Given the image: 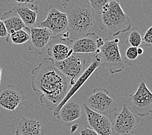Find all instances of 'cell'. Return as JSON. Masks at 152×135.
I'll list each match as a JSON object with an SVG mask.
<instances>
[{
  "label": "cell",
  "mask_w": 152,
  "mask_h": 135,
  "mask_svg": "<svg viewBox=\"0 0 152 135\" xmlns=\"http://www.w3.org/2000/svg\"><path fill=\"white\" fill-rule=\"evenodd\" d=\"M31 85L34 92L41 93V104L46 105L51 111L57 108L72 87L70 80L58 70L50 58H44L33 69Z\"/></svg>",
  "instance_id": "cell-1"
},
{
  "label": "cell",
  "mask_w": 152,
  "mask_h": 135,
  "mask_svg": "<svg viewBox=\"0 0 152 135\" xmlns=\"http://www.w3.org/2000/svg\"><path fill=\"white\" fill-rule=\"evenodd\" d=\"M69 31L77 35L87 34L94 24V12L88 0H68L63 3Z\"/></svg>",
  "instance_id": "cell-2"
},
{
  "label": "cell",
  "mask_w": 152,
  "mask_h": 135,
  "mask_svg": "<svg viewBox=\"0 0 152 135\" xmlns=\"http://www.w3.org/2000/svg\"><path fill=\"white\" fill-rule=\"evenodd\" d=\"M100 30L105 29L113 36L125 33L132 28L129 17L124 12L119 1L109 0L107 10L103 12L99 18Z\"/></svg>",
  "instance_id": "cell-3"
},
{
  "label": "cell",
  "mask_w": 152,
  "mask_h": 135,
  "mask_svg": "<svg viewBox=\"0 0 152 135\" xmlns=\"http://www.w3.org/2000/svg\"><path fill=\"white\" fill-rule=\"evenodd\" d=\"M119 41L118 39L105 40L99 53L94 55V58L99 62L100 66L107 69L111 74L122 72L127 66L131 65L122 58L118 47Z\"/></svg>",
  "instance_id": "cell-4"
},
{
  "label": "cell",
  "mask_w": 152,
  "mask_h": 135,
  "mask_svg": "<svg viewBox=\"0 0 152 135\" xmlns=\"http://www.w3.org/2000/svg\"><path fill=\"white\" fill-rule=\"evenodd\" d=\"M140 121V117L131 112L126 104H124L121 112L115 114L111 121V135H131Z\"/></svg>",
  "instance_id": "cell-5"
},
{
  "label": "cell",
  "mask_w": 152,
  "mask_h": 135,
  "mask_svg": "<svg viewBox=\"0 0 152 135\" xmlns=\"http://www.w3.org/2000/svg\"><path fill=\"white\" fill-rule=\"evenodd\" d=\"M134 114L139 117H146L152 113V92L146 85L144 80H142L136 92L129 96Z\"/></svg>",
  "instance_id": "cell-6"
},
{
  "label": "cell",
  "mask_w": 152,
  "mask_h": 135,
  "mask_svg": "<svg viewBox=\"0 0 152 135\" xmlns=\"http://www.w3.org/2000/svg\"><path fill=\"white\" fill-rule=\"evenodd\" d=\"M85 104L93 111L109 116L118 109L116 103L109 96V92L106 88H94Z\"/></svg>",
  "instance_id": "cell-7"
},
{
  "label": "cell",
  "mask_w": 152,
  "mask_h": 135,
  "mask_svg": "<svg viewBox=\"0 0 152 135\" xmlns=\"http://www.w3.org/2000/svg\"><path fill=\"white\" fill-rule=\"evenodd\" d=\"M54 63L58 70L70 80L72 86L86 70V60L77 53H73L66 59Z\"/></svg>",
  "instance_id": "cell-8"
},
{
  "label": "cell",
  "mask_w": 152,
  "mask_h": 135,
  "mask_svg": "<svg viewBox=\"0 0 152 135\" xmlns=\"http://www.w3.org/2000/svg\"><path fill=\"white\" fill-rule=\"evenodd\" d=\"M74 40L64 39L61 35H54L50 41L46 49V53L54 62L66 59L74 53Z\"/></svg>",
  "instance_id": "cell-9"
},
{
  "label": "cell",
  "mask_w": 152,
  "mask_h": 135,
  "mask_svg": "<svg viewBox=\"0 0 152 135\" xmlns=\"http://www.w3.org/2000/svg\"><path fill=\"white\" fill-rule=\"evenodd\" d=\"M38 27L49 29L55 35H61L70 31L66 15L65 12H61L53 5L49 7L46 18L39 23Z\"/></svg>",
  "instance_id": "cell-10"
},
{
  "label": "cell",
  "mask_w": 152,
  "mask_h": 135,
  "mask_svg": "<svg viewBox=\"0 0 152 135\" xmlns=\"http://www.w3.org/2000/svg\"><path fill=\"white\" fill-rule=\"evenodd\" d=\"M24 93L13 85H9L0 89V107L8 111H15L22 105Z\"/></svg>",
  "instance_id": "cell-11"
},
{
  "label": "cell",
  "mask_w": 152,
  "mask_h": 135,
  "mask_svg": "<svg viewBox=\"0 0 152 135\" xmlns=\"http://www.w3.org/2000/svg\"><path fill=\"white\" fill-rule=\"evenodd\" d=\"M83 107L88 126L99 135H111L112 123L110 116L93 111L85 103Z\"/></svg>",
  "instance_id": "cell-12"
},
{
  "label": "cell",
  "mask_w": 152,
  "mask_h": 135,
  "mask_svg": "<svg viewBox=\"0 0 152 135\" xmlns=\"http://www.w3.org/2000/svg\"><path fill=\"white\" fill-rule=\"evenodd\" d=\"M53 33L46 28L33 27L30 29L31 44L29 50L36 52L39 55L44 54L46 51V46L52 39Z\"/></svg>",
  "instance_id": "cell-13"
},
{
  "label": "cell",
  "mask_w": 152,
  "mask_h": 135,
  "mask_svg": "<svg viewBox=\"0 0 152 135\" xmlns=\"http://www.w3.org/2000/svg\"><path fill=\"white\" fill-rule=\"evenodd\" d=\"M81 116L80 103L75 100H70L61 107L57 117L65 126H70Z\"/></svg>",
  "instance_id": "cell-14"
},
{
  "label": "cell",
  "mask_w": 152,
  "mask_h": 135,
  "mask_svg": "<svg viewBox=\"0 0 152 135\" xmlns=\"http://www.w3.org/2000/svg\"><path fill=\"white\" fill-rule=\"evenodd\" d=\"M99 66V62L94 58V59H93V61H92V63L91 64V65H90L87 68V69H86V70L84 72L83 74L81 75V77L77 79L75 84L72 86L71 88L70 89V90H69V92H68V93L64 98V99L62 101V102L57 106V108L53 110L54 116L57 117L58 111H59V110L61 109V107H63L66 103L70 100V99L72 98V96L74 94H75V93L87 81V80L88 79L90 76L93 74V72H94V70H96Z\"/></svg>",
  "instance_id": "cell-15"
},
{
  "label": "cell",
  "mask_w": 152,
  "mask_h": 135,
  "mask_svg": "<svg viewBox=\"0 0 152 135\" xmlns=\"http://www.w3.org/2000/svg\"><path fill=\"white\" fill-rule=\"evenodd\" d=\"M99 36L95 33H88L84 36L79 38L73 44L74 53L89 54L95 53L98 49L96 40Z\"/></svg>",
  "instance_id": "cell-16"
},
{
  "label": "cell",
  "mask_w": 152,
  "mask_h": 135,
  "mask_svg": "<svg viewBox=\"0 0 152 135\" xmlns=\"http://www.w3.org/2000/svg\"><path fill=\"white\" fill-rule=\"evenodd\" d=\"M12 9L18 14L27 28L33 27L39 12L37 4H17Z\"/></svg>",
  "instance_id": "cell-17"
},
{
  "label": "cell",
  "mask_w": 152,
  "mask_h": 135,
  "mask_svg": "<svg viewBox=\"0 0 152 135\" xmlns=\"http://www.w3.org/2000/svg\"><path fill=\"white\" fill-rule=\"evenodd\" d=\"M15 135H45L41 123L32 117H23L16 127Z\"/></svg>",
  "instance_id": "cell-18"
},
{
  "label": "cell",
  "mask_w": 152,
  "mask_h": 135,
  "mask_svg": "<svg viewBox=\"0 0 152 135\" xmlns=\"http://www.w3.org/2000/svg\"><path fill=\"white\" fill-rule=\"evenodd\" d=\"M1 19L5 26L8 36L13 33L22 29H29L26 26L22 19L13 9L3 14Z\"/></svg>",
  "instance_id": "cell-19"
},
{
  "label": "cell",
  "mask_w": 152,
  "mask_h": 135,
  "mask_svg": "<svg viewBox=\"0 0 152 135\" xmlns=\"http://www.w3.org/2000/svg\"><path fill=\"white\" fill-rule=\"evenodd\" d=\"M30 40V29H22L10 34L5 39L7 43L21 45L27 42Z\"/></svg>",
  "instance_id": "cell-20"
},
{
  "label": "cell",
  "mask_w": 152,
  "mask_h": 135,
  "mask_svg": "<svg viewBox=\"0 0 152 135\" xmlns=\"http://www.w3.org/2000/svg\"><path fill=\"white\" fill-rule=\"evenodd\" d=\"M130 31L129 36L125 41L126 44L129 46V47H139L142 42V38L140 33L135 26H133Z\"/></svg>",
  "instance_id": "cell-21"
},
{
  "label": "cell",
  "mask_w": 152,
  "mask_h": 135,
  "mask_svg": "<svg viewBox=\"0 0 152 135\" xmlns=\"http://www.w3.org/2000/svg\"><path fill=\"white\" fill-rule=\"evenodd\" d=\"M88 1L94 12L101 15L103 12V7L107 3L108 0H88Z\"/></svg>",
  "instance_id": "cell-22"
},
{
  "label": "cell",
  "mask_w": 152,
  "mask_h": 135,
  "mask_svg": "<svg viewBox=\"0 0 152 135\" xmlns=\"http://www.w3.org/2000/svg\"><path fill=\"white\" fill-rule=\"evenodd\" d=\"M139 55L137 53V47H129L126 51V57L129 61H134L137 58Z\"/></svg>",
  "instance_id": "cell-23"
},
{
  "label": "cell",
  "mask_w": 152,
  "mask_h": 135,
  "mask_svg": "<svg viewBox=\"0 0 152 135\" xmlns=\"http://www.w3.org/2000/svg\"><path fill=\"white\" fill-rule=\"evenodd\" d=\"M142 42L147 47L152 46V26L145 33L142 38Z\"/></svg>",
  "instance_id": "cell-24"
},
{
  "label": "cell",
  "mask_w": 152,
  "mask_h": 135,
  "mask_svg": "<svg viewBox=\"0 0 152 135\" xmlns=\"http://www.w3.org/2000/svg\"><path fill=\"white\" fill-rule=\"evenodd\" d=\"M81 135H99L97 133L91 129L88 126H86L81 129L80 131Z\"/></svg>",
  "instance_id": "cell-25"
},
{
  "label": "cell",
  "mask_w": 152,
  "mask_h": 135,
  "mask_svg": "<svg viewBox=\"0 0 152 135\" xmlns=\"http://www.w3.org/2000/svg\"><path fill=\"white\" fill-rule=\"evenodd\" d=\"M7 36H8L7 31L4 23H3V21L1 19V17H0V37L5 38L6 39Z\"/></svg>",
  "instance_id": "cell-26"
},
{
  "label": "cell",
  "mask_w": 152,
  "mask_h": 135,
  "mask_svg": "<svg viewBox=\"0 0 152 135\" xmlns=\"http://www.w3.org/2000/svg\"><path fill=\"white\" fill-rule=\"evenodd\" d=\"M17 4H36V0H16L15 1Z\"/></svg>",
  "instance_id": "cell-27"
},
{
  "label": "cell",
  "mask_w": 152,
  "mask_h": 135,
  "mask_svg": "<svg viewBox=\"0 0 152 135\" xmlns=\"http://www.w3.org/2000/svg\"><path fill=\"white\" fill-rule=\"evenodd\" d=\"M105 43V40H103L102 38L101 37H98L97 40H96V45H97V47L98 48H101L103 45H104Z\"/></svg>",
  "instance_id": "cell-28"
},
{
  "label": "cell",
  "mask_w": 152,
  "mask_h": 135,
  "mask_svg": "<svg viewBox=\"0 0 152 135\" xmlns=\"http://www.w3.org/2000/svg\"><path fill=\"white\" fill-rule=\"evenodd\" d=\"M78 129V125L77 124H74L72 125L71 127V133H74V132H75L76 130Z\"/></svg>",
  "instance_id": "cell-29"
},
{
  "label": "cell",
  "mask_w": 152,
  "mask_h": 135,
  "mask_svg": "<svg viewBox=\"0 0 152 135\" xmlns=\"http://www.w3.org/2000/svg\"><path fill=\"white\" fill-rule=\"evenodd\" d=\"M137 53L139 55L144 53V50L142 47H137Z\"/></svg>",
  "instance_id": "cell-30"
},
{
  "label": "cell",
  "mask_w": 152,
  "mask_h": 135,
  "mask_svg": "<svg viewBox=\"0 0 152 135\" xmlns=\"http://www.w3.org/2000/svg\"><path fill=\"white\" fill-rule=\"evenodd\" d=\"M1 75H2V69L0 66V88H1Z\"/></svg>",
  "instance_id": "cell-31"
}]
</instances>
